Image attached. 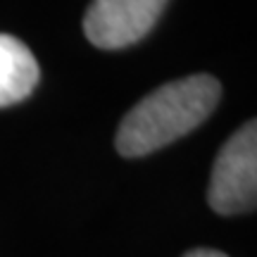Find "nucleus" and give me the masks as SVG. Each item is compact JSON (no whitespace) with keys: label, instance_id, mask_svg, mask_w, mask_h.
I'll list each match as a JSON object with an SVG mask.
<instances>
[{"label":"nucleus","instance_id":"2","mask_svg":"<svg viewBox=\"0 0 257 257\" xmlns=\"http://www.w3.org/2000/svg\"><path fill=\"white\" fill-rule=\"evenodd\" d=\"M212 210L219 214H243L257 200V128L248 121L221 146L214 160L207 191Z\"/></svg>","mask_w":257,"mask_h":257},{"label":"nucleus","instance_id":"1","mask_svg":"<svg viewBox=\"0 0 257 257\" xmlns=\"http://www.w3.org/2000/svg\"><path fill=\"white\" fill-rule=\"evenodd\" d=\"M219 98V81L207 74L165 83L128 110L119 124L114 146L124 157L155 153L200 126Z\"/></svg>","mask_w":257,"mask_h":257},{"label":"nucleus","instance_id":"5","mask_svg":"<svg viewBox=\"0 0 257 257\" xmlns=\"http://www.w3.org/2000/svg\"><path fill=\"white\" fill-rule=\"evenodd\" d=\"M184 257H226V255H224V252H217V250L200 248V250H191V252H186Z\"/></svg>","mask_w":257,"mask_h":257},{"label":"nucleus","instance_id":"4","mask_svg":"<svg viewBox=\"0 0 257 257\" xmlns=\"http://www.w3.org/2000/svg\"><path fill=\"white\" fill-rule=\"evenodd\" d=\"M41 69L19 38L0 34V107L24 100L36 88Z\"/></svg>","mask_w":257,"mask_h":257},{"label":"nucleus","instance_id":"3","mask_svg":"<svg viewBox=\"0 0 257 257\" xmlns=\"http://www.w3.org/2000/svg\"><path fill=\"white\" fill-rule=\"evenodd\" d=\"M169 0H93L83 31L95 48L119 50L134 46L155 27Z\"/></svg>","mask_w":257,"mask_h":257}]
</instances>
